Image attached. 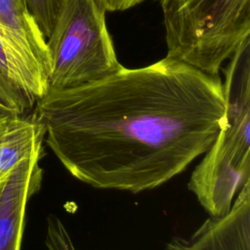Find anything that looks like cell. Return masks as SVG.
I'll return each mask as SVG.
<instances>
[{"mask_svg":"<svg viewBox=\"0 0 250 250\" xmlns=\"http://www.w3.org/2000/svg\"><path fill=\"white\" fill-rule=\"evenodd\" d=\"M43 152L22 160L0 183V250H21L27 203L42 184Z\"/></svg>","mask_w":250,"mask_h":250,"instance_id":"cell-6","label":"cell"},{"mask_svg":"<svg viewBox=\"0 0 250 250\" xmlns=\"http://www.w3.org/2000/svg\"><path fill=\"white\" fill-rule=\"evenodd\" d=\"M0 33L49 77L51 60L47 41L24 0H0Z\"/></svg>","mask_w":250,"mask_h":250,"instance_id":"cell-7","label":"cell"},{"mask_svg":"<svg viewBox=\"0 0 250 250\" xmlns=\"http://www.w3.org/2000/svg\"><path fill=\"white\" fill-rule=\"evenodd\" d=\"M45 129L31 114L0 113V183L25 158L44 150Z\"/></svg>","mask_w":250,"mask_h":250,"instance_id":"cell-8","label":"cell"},{"mask_svg":"<svg viewBox=\"0 0 250 250\" xmlns=\"http://www.w3.org/2000/svg\"><path fill=\"white\" fill-rule=\"evenodd\" d=\"M100 5L108 12L125 11L140 4L144 0H97Z\"/></svg>","mask_w":250,"mask_h":250,"instance_id":"cell-13","label":"cell"},{"mask_svg":"<svg viewBox=\"0 0 250 250\" xmlns=\"http://www.w3.org/2000/svg\"><path fill=\"white\" fill-rule=\"evenodd\" d=\"M44 141L63 168L96 188L138 193L183 173L226 122L223 81L164 58L35 102Z\"/></svg>","mask_w":250,"mask_h":250,"instance_id":"cell-1","label":"cell"},{"mask_svg":"<svg viewBox=\"0 0 250 250\" xmlns=\"http://www.w3.org/2000/svg\"><path fill=\"white\" fill-rule=\"evenodd\" d=\"M165 250H250V182L227 214L209 216L188 237L171 238Z\"/></svg>","mask_w":250,"mask_h":250,"instance_id":"cell-5","label":"cell"},{"mask_svg":"<svg viewBox=\"0 0 250 250\" xmlns=\"http://www.w3.org/2000/svg\"><path fill=\"white\" fill-rule=\"evenodd\" d=\"M34 104L0 70V113L25 114Z\"/></svg>","mask_w":250,"mask_h":250,"instance_id":"cell-10","label":"cell"},{"mask_svg":"<svg viewBox=\"0 0 250 250\" xmlns=\"http://www.w3.org/2000/svg\"><path fill=\"white\" fill-rule=\"evenodd\" d=\"M28 11L47 38L54 26L62 0H24Z\"/></svg>","mask_w":250,"mask_h":250,"instance_id":"cell-11","label":"cell"},{"mask_svg":"<svg viewBox=\"0 0 250 250\" xmlns=\"http://www.w3.org/2000/svg\"><path fill=\"white\" fill-rule=\"evenodd\" d=\"M97 0H62L50 35V89H69L103 79L122 65Z\"/></svg>","mask_w":250,"mask_h":250,"instance_id":"cell-4","label":"cell"},{"mask_svg":"<svg viewBox=\"0 0 250 250\" xmlns=\"http://www.w3.org/2000/svg\"><path fill=\"white\" fill-rule=\"evenodd\" d=\"M226 122L188 183L211 217L227 214L250 182V53L237 50L225 69Z\"/></svg>","mask_w":250,"mask_h":250,"instance_id":"cell-2","label":"cell"},{"mask_svg":"<svg viewBox=\"0 0 250 250\" xmlns=\"http://www.w3.org/2000/svg\"><path fill=\"white\" fill-rule=\"evenodd\" d=\"M0 70L36 102L49 90V77L13 47L0 33Z\"/></svg>","mask_w":250,"mask_h":250,"instance_id":"cell-9","label":"cell"},{"mask_svg":"<svg viewBox=\"0 0 250 250\" xmlns=\"http://www.w3.org/2000/svg\"><path fill=\"white\" fill-rule=\"evenodd\" d=\"M45 244L47 250H76L65 226L53 214L47 218Z\"/></svg>","mask_w":250,"mask_h":250,"instance_id":"cell-12","label":"cell"},{"mask_svg":"<svg viewBox=\"0 0 250 250\" xmlns=\"http://www.w3.org/2000/svg\"><path fill=\"white\" fill-rule=\"evenodd\" d=\"M167 58L219 75L249 38L250 0H158Z\"/></svg>","mask_w":250,"mask_h":250,"instance_id":"cell-3","label":"cell"}]
</instances>
